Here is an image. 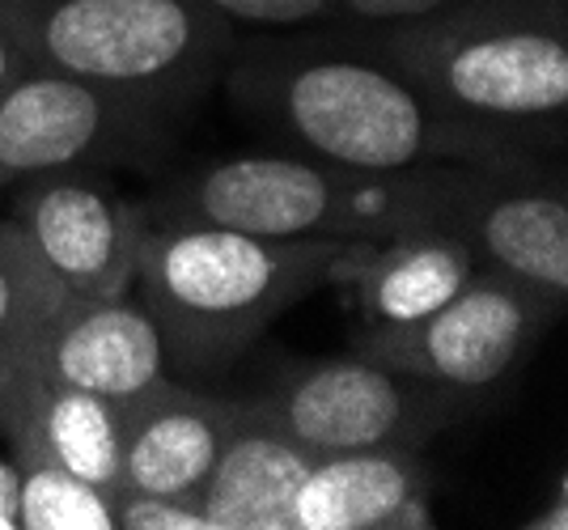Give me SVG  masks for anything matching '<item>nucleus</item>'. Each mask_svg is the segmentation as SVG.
<instances>
[{
	"mask_svg": "<svg viewBox=\"0 0 568 530\" xmlns=\"http://www.w3.org/2000/svg\"><path fill=\"white\" fill-rule=\"evenodd\" d=\"M115 530H209L200 497L115 488Z\"/></svg>",
	"mask_w": 568,
	"mask_h": 530,
	"instance_id": "20",
	"label": "nucleus"
},
{
	"mask_svg": "<svg viewBox=\"0 0 568 530\" xmlns=\"http://www.w3.org/2000/svg\"><path fill=\"white\" fill-rule=\"evenodd\" d=\"M22 530H115V492L43 458L18 462Z\"/></svg>",
	"mask_w": 568,
	"mask_h": 530,
	"instance_id": "17",
	"label": "nucleus"
},
{
	"mask_svg": "<svg viewBox=\"0 0 568 530\" xmlns=\"http://www.w3.org/2000/svg\"><path fill=\"white\" fill-rule=\"evenodd\" d=\"M221 81L246 120L288 153L348 170L518 162L479 132L446 120L369 43L306 26L234 43Z\"/></svg>",
	"mask_w": 568,
	"mask_h": 530,
	"instance_id": "1",
	"label": "nucleus"
},
{
	"mask_svg": "<svg viewBox=\"0 0 568 530\" xmlns=\"http://www.w3.org/2000/svg\"><path fill=\"white\" fill-rule=\"evenodd\" d=\"M568 302L497 267H475L471 281L442 310L403 327H356L353 353L454 390H497L565 318Z\"/></svg>",
	"mask_w": 568,
	"mask_h": 530,
	"instance_id": "7",
	"label": "nucleus"
},
{
	"mask_svg": "<svg viewBox=\"0 0 568 530\" xmlns=\"http://www.w3.org/2000/svg\"><path fill=\"white\" fill-rule=\"evenodd\" d=\"M0 434L13 462L43 458L69 467L102 488H119L123 462V411L115 399L51 383L30 365H0Z\"/></svg>",
	"mask_w": 568,
	"mask_h": 530,
	"instance_id": "12",
	"label": "nucleus"
},
{
	"mask_svg": "<svg viewBox=\"0 0 568 530\" xmlns=\"http://www.w3.org/2000/svg\"><path fill=\"white\" fill-rule=\"evenodd\" d=\"M260 399L310 455H339L369 446L425 450L428 437L467 416L479 395L348 353L284 361Z\"/></svg>",
	"mask_w": 568,
	"mask_h": 530,
	"instance_id": "8",
	"label": "nucleus"
},
{
	"mask_svg": "<svg viewBox=\"0 0 568 530\" xmlns=\"http://www.w3.org/2000/svg\"><path fill=\"white\" fill-rule=\"evenodd\" d=\"M64 302L60 285L34 259L30 242L9 217H0V361L22 344L55 306Z\"/></svg>",
	"mask_w": 568,
	"mask_h": 530,
	"instance_id": "18",
	"label": "nucleus"
},
{
	"mask_svg": "<svg viewBox=\"0 0 568 530\" xmlns=\"http://www.w3.org/2000/svg\"><path fill=\"white\" fill-rule=\"evenodd\" d=\"M213 13L234 26L255 30H306L332 26V0H204Z\"/></svg>",
	"mask_w": 568,
	"mask_h": 530,
	"instance_id": "21",
	"label": "nucleus"
},
{
	"mask_svg": "<svg viewBox=\"0 0 568 530\" xmlns=\"http://www.w3.org/2000/svg\"><path fill=\"white\" fill-rule=\"evenodd\" d=\"M179 111L30 64L0 90V187L60 170H153Z\"/></svg>",
	"mask_w": 568,
	"mask_h": 530,
	"instance_id": "6",
	"label": "nucleus"
},
{
	"mask_svg": "<svg viewBox=\"0 0 568 530\" xmlns=\"http://www.w3.org/2000/svg\"><path fill=\"white\" fill-rule=\"evenodd\" d=\"M119 411H123L119 488L200 497L221 455V441L230 434L237 399L200 390L179 374H166L136 399L119 404Z\"/></svg>",
	"mask_w": 568,
	"mask_h": 530,
	"instance_id": "13",
	"label": "nucleus"
},
{
	"mask_svg": "<svg viewBox=\"0 0 568 530\" xmlns=\"http://www.w3.org/2000/svg\"><path fill=\"white\" fill-rule=\"evenodd\" d=\"M433 476L416 446L314 455L293 497V530H428Z\"/></svg>",
	"mask_w": 568,
	"mask_h": 530,
	"instance_id": "14",
	"label": "nucleus"
},
{
	"mask_svg": "<svg viewBox=\"0 0 568 530\" xmlns=\"http://www.w3.org/2000/svg\"><path fill=\"white\" fill-rule=\"evenodd\" d=\"M458 166L348 170L302 153H237L174 174L144 225H221L260 238H365L446 225Z\"/></svg>",
	"mask_w": 568,
	"mask_h": 530,
	"instance_id": "4",
	"label": "nucleus"
},
{
	"mask_svg": "<svg viewBox=\"0 0 568 530\" xmlns=\"http://www.w3.org/2000/svg\"><path fill=\"white\" fill-rule=\"evenodd\" d=\"M18 483H22V471L13 455H0V530H22L18 522Z\"/></svg>",
	"mask_w": 568,
	"mask_h": 530,
	"instance_id": "23",
	"label": "nucleus"
},
{
	"mask_svg": "<svg viewBox=\"0 0 568 530\" xmlns=\"http://www.w3.org/2000/svg\"><path fill=\"white\" fill-rule=\"evenodd\" d=\"M479 267L475 251L446 225H416L369 246L348 276L361 327H403L442 310Z\"/></svg>",
	"mask_w": 568,
	"mask_h": 530,
	"instance_id": "16",
	"label": "nucleus"
},
{
	"mask_svg": "<svg viewBox=\"0 0 568 530\" xmlns=\"http://www.w3.org/2000/svg\"><path fill=\"white\" fill-rule=\"evenodd\" d=\"M310 455L260 395L237 399L200 506L209 530H293V497L306 480Z\"/></svg>",
	"mask_w": 568,
	"mask_h": 530,
	"instance_id": "15",
	"label": "nucleus"
},
{
	"mask_svg": "<svg viewBox=\"0 0 568 530\" xmlns=\"http://www.w3.org/2000/svg\"><path fill=\"white\" fill-rule=\"evenodd\" d=\"M4 361L30 365L51 383L81 386L115 404L136 399L170 374L162 332L136 289L119 297H64Z\"/></svg>",
	"mask_w": 568,
	"mask_h": 530,
	"instance_id": "11",
	"label": "nucleus"
},
{
	"mask_svg": "<svg viewBox=\"0 0 568 530\" xmlns=\"http://www.w3.org/2000/svg\"><path fill=\"white\" fill-rule=\"evenodd\" d=\"M446 230L484 267L568 302V183L560 157L458 166Z\"/></svg>",
	"mask_w": 568,
	"mask_h": 530,
	"instance_id": "10",
	"label": "nucleus"
},
{
	"mask_svg": "<svg viewBox=\"0 0 568 530\" xmlns=\"http://www.w3.org/2000/svg\"><path fill=\"white\" fill-rule=\"evenodd\" d=\"M361 43L446 120L514 157H560L568 136V0H463Z\"/></svg>",
	"mask_w": 568,
	"mask_h": 530,
	"instance_id": "2",
	"label": "nucleus"
},
{
	"mask_svg": "<svg viewBox=\"0 0 568 530\" xmlns=\"http://www.w3.org/2000/svg\"><path fill=\"white\" fill-rule=\"evenodd\" d=\"M34 64L183 111L221 81L237 34L204 0H4Z\"/></svg>",
	"mask_w": 568,
	"mask_h": 530,
	"instance_id": "5",
	"label": "nucleus"
},
{
	"mask_svg": "<svg viewBox=\"0 0 568 530\" xmlns=\"http://www.w3.org/2000/svg\"><path fill=\"white\" fill-rule=\"evenodd\" d=\"M463 0H332V26L353 34V39H378L403 26H416L446 13Z\"/></svg>",
	"mask_w": 568,
	"mask_h": 530,
	"instance_id": "19",
	"label": "nucleus"
},
{
	"mask_svg": "<svg viewBox=\"0 0 568 530\" xmlns=\"http://www.w3.org/2000/svg\"><path fill=\"white\" fill-rule=\"evenodd\" d=\"M530 530H568V492H565V480L556 483V501H551V509H539L530 522H526Z\"/></svg>",
	"mask_w": 568,
	"mask_h": 530,
	"instance_id": "24",
	"label": "nucleus"
},
{
	"mask_svg": "<svg viewBox=\"0 0 568 530\" xmlns=\"http://www.w3.org/2000/svg\"><path fill=\"white\" fill-rule=\"evenodd\" d=\"M374 242L260 238L221 225H149L136 297L166 344L170 374L213 378L255 339L327 285H348Z\"/></svg>",
	"mask_w": 568,
	"mask_h": 530,
	"instance_id": "3",
	"label": "nucleus"
},
{
	"mask_svg": "<svg viewBox=\"0 0 568 530\" xmlns=\"http://www.w3.org/2000/svg\"><path fill=\"white\" fill-rule=\"evenodd\" d=\"M9 221L64 297H119L136 285L141 204H128L102 170H60L18 183Z\"/></svg>",
	"mask_w": 568,
	"mask_h": 530,
	"instance_id": "9",
	"label": "nucleus"
},
{
	"mask_svg": "<svg viewBox=\"0 0 568 530\" xmlns=\"http://www.w3.org/2000/svg\"><path fill=\"white\" fill-rule=\"evenodd\" d=\"M34 60H30V51L22 43V30L13 22V13H9V4L0 0V90L13 81V77H22Z\"/></svg>",
	"mask_w": 568,
	"mask_h": 530,
	"instance_id": "22",
	"label": "nucleus"
}]
</instances>
